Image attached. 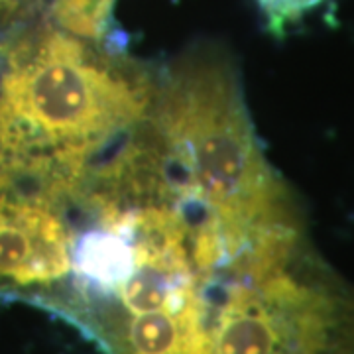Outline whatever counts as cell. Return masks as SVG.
Returning <instances> with one entry per match:
<instances>
[{"label":"cell","instance_id":"2","mask_svg":"<svg viewBox=\"0 0 354 354\" xmlns=\"http://www.w3.org/2000/svg\"><path fill=\"white\" fill-rule=\"evenodd\" d=\"M113 6L114 0H51V18L77 38L97 41L111 24Z\"/></svg>","mask_w":354,"mask_h":354},{"label":"cell","instance_id":"1","mask_svg":"<svg viewBox=\"0 0 354 354\" xmlns=\"http://www.w3.org/2000/svg\"><path fill=\"white\" fill-rule=\"evenodd\" d=\"M153 77L57 26H44L0 75V165L39 176L77 164L144 114Z\"/></svg>","mask_w":354,"mask_h":354},{"label":"cell","instance_id":"3","mask_svg":"<svg viewBox=\"0 0 354 354\" xmlns=\"http://www.w3.org/2000/svg\"><path fill=\"white\" fill-rule=\"evenodd\" d=\"M266 26L274 36H283L291 24L315 10L325 0H256Z\"/></svg>","mask_w":354,"mask_h":354}]
</instances>
